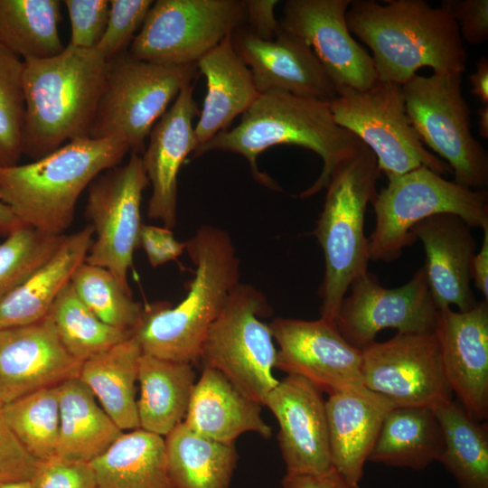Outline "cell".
Returning a JSON list of instances; mask_svg holds the SVG:
<instances>
[{"label": "cell", "instance_id": "1", "mask_svg": "<svg viewBox=\"0 0 488 488\" xmlns=\"http://www.w3.org/2000/svg\"><path fill=\"white\" fill-rule=\"evenodd\" d=\"M278 145H298L322 158V172L300 193L302 199L326 188L334 169L365 146L356 136L335 123L328 102L272 90L259 94L237 127L199 145L193 156L213 150L239 154L248 160L259 183L279 191L278 184L261 172L257 163L262 152Z\"/></svg>", "mask_w": 488, "mask_h": 488}, {"label": "cell", "instance_id": "2", "mask_svg": "<svg viewBox=\"0 0 488 488\" xmlns=\"http://www.w3.org/2000/svg\"><path fill=\"white\" fill-rule=\"evenodd\" d=\"M194 266L186 296L175 306L144 307L134 337L142 352L191 363L200 360L208 332L239 282V259L230 236L202 225L185 242Z\"/></svg>", "mask_w": 488, "mask_h": 488}, {"label": "cell", "instance_id": "3", "mask_svg": "<svg viewBox=\"0 0 488 488\" xmlns=\"http://www.w3.org/2000/svg\"><path fill=\"white\" fill-rule=\"evenodd\" d=\"M346 23L371 49L380 80L403 85L423 67L462 74L466 69L458 24L443 6L423 0H354Z\"/></svg>", "mask_w": 488, "mask_h": 488}, {"label": "cell", "instance_id": "4", "mask_svg": "<svg viewBox=\"0 0 488 488\" xmlns=\"http://www.w3.org/2000/svg\"><path fill=\"white\" fill-rule=\"evenodd\" d=\"M107 68L96 47L67 45L56 56L23 60V155L38 160L66 141L89 137Z\"/></svg>", "mask_w": 488, "mask_h": 488}, {"label": "cell", "instance_id": "5", "mask_svg": "<svg viewBox=\"0 0 488 488\" xmlns=\"http://www.w3.org/2000/svg\"><path fill=\"white\" fill-rule=\"evenodd\" d=\"M128 152L116 138L71 140L32 163L0 167V200L23 225L63 235L81 192Z\"/></svg>", "mask_w": 488, "mask_h": 488}, {"label": "cell", "instance_id": "6", "mask_svg": "<svg viewBox=\"0 0 488 488\" xmlns=\"http://www.w3.org/2000/svg\"><path fill=\"white\" fill-rule=\"evenodd\" d=\"M380 174L376 157L365 145L334 169L325 188L324 208L313 234L324 253L319 296L321 317L326 320L334 321L352 282L368 271L365 213L377 195Z\"/></svg>", "mask_w": 488, "mask_h": 488}, {"label": "cell", "instance_id": "7", "mask_svg": "<svg viewBox=\"0 0 488 488\" xmlns=\"http://www.w3.org/2000/svg\"><path fill=\"white\" fill-rule=\"evenodd\" d=\"M371 205L375 226L368 238L370 259L391 262L416 241L412 229L441 213L455 214L471 228L488 229V193L449 181L426 166L387 176Z\"/></svg>", "mask_w": 488, "mask_h": 488}, {"label": "cell", "instance_id": "8", "mask_svg": "<svg viewBox=\"0 0 488 488\" xmlns=\"http://www.w3.org/2000/svg\"><path fill=\"white\" fill-rule=\"evenodd\" d=\"M197 64L165 65L138 60L128 50L108 61L104 89L90 138H116L140 155L153 127L181 89L192 83Z\"/></svg>", "mask_w": 488, "mask_h": 488}, {"label": "cell", "instance_id": "9", "mask_svg": "<svg viewBox=\"0 0 488 488\" xmlns=\"http://www.w3.org/2000/svg\"><path fill=\"white\" fill-rule=\"evenodd\" d=\"M401 86L408 116L423 145L448 164L454 182L485 190L488 155L473 136L462 73L416 74Z\"/></svg>", "mask_w": 488, "mask_h": 488}, {"label": "cell", "instance_id": "10", "mask_svg": "<svg viewBox=\"0 0 488 488\" xmlns=\"http://www.w3.org/2000/svg\"><path fill=\"white\" fill-rule=\"evenodd\" d=\"M329 107L335 123L373 153L386 176L420 166L452 174L448 164L421 142L408 116L401 85L377 80L364 90L342 89Z\"/></svg>", "mask_w": 488, "mask_h": 488}, {"label": "cell", "instance_id": "11", "mask_svg": "<svg viewBox=\"0 0 488 488\" xmlns=\"http://www.w3.org/2000/svg\"><path fill=\"white\" fill-rule=\"evenodd\" d=\"M265 296L239 283L211 326L200 359L221 371L244 395L260 404L277 385L274 376L277 348L268 324Z\"/></svg>", "mask_w": 488, "mask_h": 488}, {"label": "cell", "instance_id": "12", "mask_svg": "<svg viewBox=\"0 0 488 488\" xmlns=\"http://www.w3.org/2000/svg\"><path fill=\"white\" fill-rule=\"evenodd\" d=\"M245 20L244 1L157 0L128 52L158 64H197Z\"/></svg>", "mask_w": 488, "mask_h": 488}, {"label": "cell", "instance_id": "13", "mask_svg": "<svg viewBox=\"0 0 488 488\" xmlns=\"http://www.w3.org/2000/svg\"><path fill=\"white\" fill-rule=\"evenodd\" d=\"M148 183L141 155L131 153L127 164L101 173L88 191L85 213L96 239L85 263L108 269L130 294L127 274L139 247L140 207Z\"/></svg>", "mask_w": 488, "mask_h": 488}, {"label": "cell", "instance_id": "14", "mask_svg": "<svg viewBox=\"0 0 488 488\" xmlns=\"http://www.w3.org/2000/svg\"><path fill=\"white\" fill-rule=\"evenodd\" d=\"M363 385L395 407L436 409L453 399L434 333H399L361 350Z\"/></svg>", "mask_w": 488, "mask_h": 488}, {"label": "cell", "instance_id": "15", "mask_svg": "<svg viewBox=\"0 0 488 488\" xmlns=\"http://www.w3.org/2000/svg\"><path fill=\"white\" fill-rule=\"evenodd\" d=\"M334 322L352 346L363 350L376 342L383 329L399 333H434L437 307L431 296L424 267L404 285L386 288L369 270L350 285Z\"/></svg>", "mask_w": 488, "mask_h": 488}, {"label": "cell", "instance_id": "16", "mask_svg": "<svg viewBox=\"0 0 488 488\" xmlns=\"http://www.w3.org/2000/svg\"><path fill=\"white\" fill-rule=\"evenodd\" d=\"M268 326L278 345L275 369L303 377L328 395L364 386L361 351L344 339L334 321L277 317Z\"/></svg>", "mask_w": 488, "mask_h": 488}, {"label": "cell", "instance_id": "17", "mask_svg": "<svg viewBox=\"0 0 488 488\" xmlns=\"http://www.w3.org/2000/svg\"><path fill=\"white\" fill-rule=\"evenodd\" d=\"M352 0H288L280 29L306 43L323 66L336 91L364 90L378 80L373 61L347 26Z\"/></svg>", "mask_w": 488, "mask_h": 488}, {"label": "cell", "instance_id": "18", "mask_svg": "<svg viewBox=\"0 0 488 488\" xmlns=\"http://www.w3.org/2000/svg\"><path fill=\"white\" fill-rule=\"evenodd\" d=\"M434 333L450 389L475 420L488 417V305L471 310L451 307L436 312Z\"/></svg>", "mask_w": 488, "mask_h": 488}, {"label": "cell", "instance_id": "19", "mask_svg": "<svg viewBox=\"0 0 488 488\" xmlns=\"http://www.w3.org/2000/svg\"><path fill=\"white\" fill-rule=\"evenodd\" d=\"M322 393L305 378L287 375L264 402L278 423L286 474H320L333 467Z\"/></svg>", "mask_w": 488, "mask_h": 488}, {"label": "cell", "instance_id": "20", "mask_svg": "<svg viewBox=\"0 0 488 488\" xmlns=\"http://www.w3.org/2000/svg\"><path fill=\"white\" fill-rule=\"evenodd\" d=\"M231 42L259 94L280 90L328 103L336 98L323 66L299 38L280 29L273 40L266 41L239 27L231 33Z\"/></svg>", "mask_w": 488, "mask_h": 488}, {"label": "cell", "instance_id": "21", "mask_svg": "<svg viewBox=\"0 0 488 488\" xmlns=\"http://www.w3.org/2000/svg\"><path fill=\"white\" fill-rule=\"evenodd\" d=\"M51 319L0 329V406L78 375Z\"/></svg>", "mask_w": 488, "mask_h": 488}, {"label": "cell", "instance_id": "22", "mask_svg": "<svg viewBox=\"0 0 488 488\" xmlns=\"http://www.w3.org/2000/svg\"><path fill=\"white\" fill-rule=\"evenodd\" d=\"M199 114L192 83L185 85L149 133L142 161L152 194L149 219L173 229L177 221V178L181 166L197 147L193 119Z\"/></svg>", "mask_w": 488, "mask_h": 488}, {"label": "cell", "instance_id": "23", "mask_svg": "<svg viewBox=\"0 0 488 488\" xmlns=\"http://www.w3.org/2000/svg\"><path fill=\"white\" fill-rule=\"evenodd\" d=\"M411 235L423 245V267L437 309L455 305L465 312L474 308L478 302L471 287V266L476 253L472 228L455 214L441 213L418 223Z\"/></svg>", "mask_w": 488, "mask_h": 488}, {"label": "cell", "instance_id": "24", "mask_svg": "<svg viewBox=\"0 0 488 488\" xmlns=\"http://www.w3.org/2000/svg\"><path fill=\"white\" fill-rule=\"evenodd\" d=\"M395 405L365 386L328 395L325 411L333 467L359 487L382 423Z\"/></svg>", "mask_w": 488, "mask_h": 488}, {"label": "cell", "instance_id": "25", "mask_svg": "<svg viewBox=\"0 0 488 488\" xmlns=\"http://www.w3.org/2000/svg\"><path fill=\"white\" fill-rule=\"evenodd\" d=\"M183 422L197 434L224 443H234L247 432L264 438L272 434L261 416V405L244 395L221 371L208 366L194 385Z\"/></svg>", "mask_w": 488, "mask_h": 488}, {"label": "cell", "instance_id": "26", "mask_svg": "<svg viewBox=\"0 0 488 488\" xmlns=\"http://www.w3.org/2000/svg\"><path fill=\"white\" fill-rule=\"evenodd\" d=\"M206 79L207 92L199 120L194 126L197 147L244 114L258 97L249 67L236 52L231 35L197 61ZM196 147V148H197Z\"/></svg>", "mask_w": 488, "mask_h": 488}, {"label": "cell", "instance_id": "27", "mask_svg": "<svg viewBox=\"0 0 488 488\" xmlns=\"http://www.w3.org/2000/svg\"><path fill=\"white\" fill-rule=\"evenodd\" d=\"M93 236L89 224L66 235L49 260L0 300V329L29 325L44 319L76 269L85 262Z\"/></svg>", "mask_w": 488, "mask_h": 488}, {"label": "cell", "instance_id": "28", "mask_svg": "<svg viewBox=\"0 0 488 488\" xmlns=\"http://www.w3.org/2000/svg\"><path fill=\"white\" fill-rule=\"evenodd\" d=\"M142 353L133 336L81 362L77 375L122 431L139 428L136 384Z\"/></svg>", "mask_w": 488, "mask_h": 488}, {"label": "cell", "instance_id": "29", "mask_svg": "<svg viewBox=\"0 0 488 488\" xmlns=\"http://www.w3.org/2000/svg\"><path fill=\"white\" fill-rule=\"evenodd\" d=\"M59 406L57 456L91 462L124 432L78 376L59 384Z\"/></svg>", "mask_w": 488, "mask_h": 488}, {"label": "cell", "instance_id": "30", "mask_svg": "<svg viewBox=\"0 0 488 488\" xmlns=\"http://www.w3.org/2000/svg\"><path fill=\"white\" fill-rule=\"evenodd\" d=\"M90 465L97 488H175L164 437L140 427L123 432Z\"/></svg>", "mask_w": 488, "mask_h": 488}, {"label": "cell", "instance_id": "31", "mask_svg": "<svg viewBox=\"0 0 488 488\" xmlns=\"http://www.w3.org/2000/svg\"><path fill=\"white\" fill-rule=\"evenodd\" d=\"M138 382L139 427L164 437L185 418L196 383L192 364L142 353Z\"/></svg>", "mask_w": 488, "mask_h": 488}, {"label": "cell", "instance_id": "32", "mask_svg": "<svg viewBox=\"0 0 488 488\" xmlns=\"http://www.w3.org/2000/svg\"><path fill=\"white\" fill-rule=\"evenodd\" d=\"M444 447L433 409L395 407L386 416L368 461L420 471L437 461Z\"/></svg>", "mask_w": 488, "mask_h": 488}, {"label": "cell", "instance_id": "33", "mask_svg": "<svg viewBox=\"0 0 488 488\" xmlns=\"http://www.w3.org/2000/svg\"><path fill=\"white\" fill-rule=\"evenodd\" d=\"M167 466L175 488H229L237 465L234 443L216 441L183 422L164 436Z\"/></svg>", "mask_w": 488, "mask_h": 488}, {"label": "cell", "instance_id": "34", "mask_svg": "<svg viewBox=\"0 0 488 488\" xmlns=\"http://www.w3.org/2000/svg\"><path fill=\"white\" fill-rule=\"evenodd\" d=\"M444 447L438 458L460 488H488L487 425L453 399L434 409Z\"/></svg>", "mask_w": 488, "mask_h": 488}, {"label": "cell", "instance_id": "35", "mask_svg": "<svg viewBox=\"0 0 488 488\" xmlns=\"http://www.w3.org/2000/svg\"><path fill=\"white\" fill-rule=\"evenodd\" d=\"M59 0H0V42L27 59H47L64 50L58 25Z\"/></svg>", "mask_w": 488, "mask_h": 488}, {"label": "cell", "instance_id": "36", "mask_svg": "<svg viewBox=\"0 0 488 488\" xmlns=\"http://www.w3.org/2000/svg\"><path fill=\"white\" fill-rule=\"evenodd\" d=\"M67 352L78 361L131 337L133 333L102 322L78 297L70 282L52 304L48 315Z\"/></svg>", "mask_w": 488, "mask_h": 488}, {"label": "cell", "instance_id": "37", "mask_svg": "<svg viewBox=\"0 0 488 488\" xmlns=\"http://www.w3.org/2000/svg\"><path fill=\"white\" fill-rule=\"evenodd\" d=\"M9 427L36 460L56 455L59 430V384L46 387L2 407Z\"/></svg>", "mask_w": 488, "mask_h": 488}, {"label": "cell", "instance_id": "38", "mask_svg": "<svg viewBox=\"0 0 488 488\" xmlns=\"http://www.w3.org/2000/svg\"><path fill=\"white\" fill-rule=\"evenodd\" d=\"M70 285L81 302L102 322L134 335L144 307L108 269L84 262L74 272Z\"/></svg>", "mask_w": 488, "mask_h": 488}, {"label": "cell", "instance_id": "39", "mask_svg": "<svg viewBox=\"0 0 488 488\" xmlns=\"http://www.w3.org/2000/svg\"><path fill=\"white\" fill-rule=\"evenodd\" d=\"M65 237L24 225L6 236L0 244V300L49 260Z\"/></svg>", "mask_w": 488, "mask_h": 488}, {"label": "cell", "instance_id": "40", "mask_svg": "<svg viewBox=\"0 0 488 488\" xmlns=\"http://www.w3.org/2000/svg\"><path fill=\"white\" fill-rule=\"evenodd\" d=\"M23 60L0 42V167L18 164L25 114Z\"/></svg>", "mask_w": 488, "mask_h": 488}, {"label": "cell", "instance_id": "41", "mask_svg": "<svg viewBox=\"0 0 488 488\" xmlns=\"http://www.w3.org/2000/svg\"><path fill=\"white\" fill-rule=\"evenodd\" d=\"M152 0H111L105 33L96 46L107 61L127 51L141 28Z\"/></svg>", "mask_w": 488, "mask_h": 488}, {"label": "cell", "instance_id": "42", "mask_svg": "<svg viewBox=\"0 0 488 488\" xmlns=\"http://www.w3.org/2000/svg\"><path fill=\"white\" fill-rule=\"evenodd\" d=\"M71 33L68 45L80 49L95 48L100 42L108 23L110 1L65 0Z\"/></svg>", "mask_w": 488, "mask_h": 488}, {"label": "cell", "instance_id": "43", "mask_svg": "<svg viewBox=\"0 0 488 488\" xmlns=\"http://www.w3.org/2000/svg\"><path fill=\"white\" fill-rule=\"evenodd\" d=\"M31 488H97L90 462L52 456L38 460L29 480Z\"/></svg>", "mask_w": 488, "mask_h": 488}, {"label": "cell", "instance_id": "44", "mask_svg": "<svg viewBox=\"0 0 488 488\" xmlns=\"http://www.w3.org/2000/svg\"><path fill=\"white\" fill-rule=\"evenodd\" d=\"M37 462L9 427L0 406V483L30 480Z\"/></svg>", "mask_w": 488, "mask_h": 488}, {"label": "cell", "instance_id": "45", "mask_svg": "<svg viewBox=\"0 0 488 488\" xmlns=\"http://www.w3.org/2000/svg\"><path fill=\"white\" fill-rule=\"evenodd\" d=\"M442 6L457 23L462 39L473 45L488 40L487 0L445 1Z\"/></svg>", "mask_w": 488, "mask_h": 488}, {"label": "cell", "instance_id": "46", "mask_svg": "<svg viewBox=\"0 0 488 488\" xmlns=\"http://www.w3.org/2000/svg\"><path fill=\"white\" fill-rule=\"evenodd\" d=\"M139 247L144 249L150 265L156 267L181 256L186 243L177 240L168 228L143 224Z\"/></svg>", "mask_w": 488, "mask_h": 488}, {"label": "cell", "instance_id": "47", "mask_svg": "<svg viewBox=\"0 0 488 488\" xmlns=\"http://www.w3.org/2000/svg\"><path fill=\"white\" fill-rule=\"evenodd\" d=\"M277 0H245L246 20L248 29L259 39L273 40L280 30L279 21L275 15Z\"/></svg>", "mask_w": 488, "mask_h": 488}, {"label": "cell", "instance_id": "48", "mask_svg": "<svg viewBox=\"0 0 488 488\" xmlns=\"http://www.w3.org/2000/svg\"><path fill=\"white\" fill-rule=\"evenodd\" d=\"M283 488H359L350 484L333 467L320 474H286Z\"/></svg>", "mask_w": 488, "mask_h": 488}, {"label": "cell", "instance_id": "49", "mask_svg": "<svg viewBox=\"0 0 488 488\" xmlns=\"http://www.w3.org/2000/svg\"><path fill=\"white\" fill-rule=\"evenodd\" d=\"M483 231L481 248L475 253L471 266V277L475 287L483 296V300L488 301V229Z\"/></svg>", "mask_w": 488, "mask_h": 488}, {"label": "cell", "instance_id": "50", "mask_svg": "<svg viewBox=\"0 0 488 488\" xmlns=\"http://www.w3.org/2000/svg\"><path fill=\"white\" fill-rule=\"evenodd\" d=\"M471 92L483 105H488V58L483 55L476 64V70L469 76Z\"/></svg>", "mask_w": 488, "mask_h": 488}, {"label": "cell", "instance_id": "51", "mask_svg": "<svg viewBox=\"0 0 488 488\" xmlns=\"http://www.w3.org/2000/svg\"><path fill=\"white\" fill-rule=\"evenodd\" d=\"M23 226L7 205L0 200V234L8 236L14 230Z\"/></svg>", "mask_w": 488, "mask_h": 488}, {"label": "cell", "instance_id": "52", "mask_svg": "<svg viewBox=\"0 0 488 488\" xmlns=\"http://www.w3.org/2000/svg\"><path fill=\"white\" fill-rule=\"evenodd\" d=\"M479 132L483 138H488V105H483L477 111Z\"/></svg>", "mask_w": 488, "mask_h": 488}, {"label": "cell", "instance_id": "53", "mask_svg": "<svg viewBox=\"0 0 488 488\" xmlns=\"http://www.w3.org/2000/svg\"><path fill=\"white\" fill-rule=\"evenodd\" d=\"M0 488H31L29 480L1 483Z\"/></svg>", "mask_w": 488, "mask_h": 488}]
</instances>
